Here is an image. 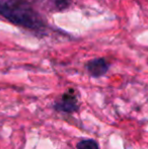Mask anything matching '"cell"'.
<instances>
[{
  "instance_id": "1",
  "label": "cell",
  "mask_w": 148,
  "mask_h": 149,
  "mask_svg": "<svg viewBox=\"0 0 148 149\" xmlns=\"http://www.w3.org/2000/svg\"><path fill=\"white\" fill-rule=\"evenodd\" d=\"M0 15L12 24L43 33L47 29L45 17L28 0H0Z\"/></svg>"
},
{
  "instance_id": "2",
  "label": "cell",
  "mask_w": 148,
  "mask_h": 149,
  "mask_svg": "<svg viewBox=\"0 0 148 149\" xmlns=\"http://www.w3.org/2000/svg\"><path fill=\"white\" fill-rule=\"evenodd\" d=\"M54 108L56 111L66 114H72L78 110V100H77L76 92L74 89H69L63 93L60 100H58Z\"/></svg>"
},
{
  "instance_id": "3",
  "label": "cell",
  "mask_w": 148,
  "mask_h": 149,
  "mask_svg": "<svg viewBox=\"0 0 148 149\" xmlns=\"http://www.w3.org/2000/svg\"><path fill=\"white\" fill-rule=\"evenodd\" d=\"M86 68L92 77H101L109 71L110 64L104 58H95L87 63Z\"/></svg>"
},
{
  "instance_id": "4",
  "label": "cell",
  "mask_w": 148,
  "mask_h": 149,
  "mask_svg": "<svg viewBox=\"0 0 148 149\" xmlns=\"http://www.w3.org/2000/svg\"><path fill=\"white\" fill-rule=\"evenodd\" d=\"M48 11H63L70 7L72 0H36Z\"/></svg>"
},
{
  "instance_id": "5",
  "label": "cell",
  "mask_w": 148,
  "mask_h": 149,
  "mask_svg": "<svg viewBox=\"0 0 148 149\" xmlns=\"http://www.w3.org/2000/svg\"><path fill=\"white\" fill-rule=\"evenodd\" d=\"M76 148L77 149H99V144L94 140H91V139H85L79 141L76 145Z\"/></svg>"
}]
</instances>
